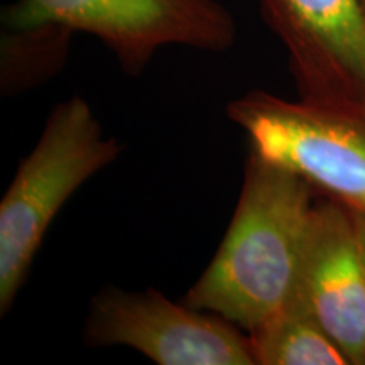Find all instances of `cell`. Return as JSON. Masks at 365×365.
I'll use <instances>...</instances> for the list:
<instances>
[{
  "instance_id": "cell-1",
  "label": "cell",
  "mask_w": 365,
  "mask_h": 365,
  "mask_svg": "<svg viewBox=\"0 0 365 365\" xmlns=\"http://www.w3.org/2000/svg\"><path fill=\"white\" fill-rule=\"evenodd\" d=\"M314 191L298 173L250 150L227 234L182 303L247 333L284 307L298 287Z\"/></svg>"
},
{
  "instance_id": "cell-2",
  "label": "cell",
  "mask_w": 365,
  "mask_h": 365,
  "mask_svg": "<svg viewBox=\"0 0 365 365\" xmlns=\"http://www.w3.org/2000/svg\"><path fill=\"white\" fill-rule=\"evenodd\" d=\"M120 153L122 144L105 134L86 100L71 97L54 105L0 203L2 317L11 312L59 210Z\"/></svg>"
},
{
  "instance_id": "cell-3",
  "label": "cell",
  "mask_w": 365,
  "mask_h": 365,
  "mask_svg": "<svg viewBox=\"0 0 365 365\" xmlns=\"http://www.w3.org/2000/svg\"><path fill=\"white\" fill-rule=\"evenodd\" d=\"M227 115L247 134L252 153L365 213V108L291 102L252 90L228 103Z\"/></svg>"
},
{
  "instance_id": "cell-4",
  "label": "cell",
  "mask_w": 365,
  "mask_h": 365,
  "mask_svg": "<svg viewBox=\"0 0 365 365\" xmlns=\"http://www.w3.org/2000/svg\"><path fill=\"white\" fill-rule=\"evenodd\" d=\"M6 22H56L95 36L130 76L168 46L223 53L237 39L234 16L218 0H19Z\"/></svg>"
},
{
  "instance_id": "cell-5",
  "label": "cell",
  "mask_w": 365,
  "mask_h": 365,
  "mask_svg": "<svg viewBox=\"0 0 365 365\" xmlns=\"http://www.w3.org/2000/svg\"><path fill=\"white\" fill-rule=\"evenodd\" d=\"M83 336L88 346H129L159 365H255L249 335L237 325L158 289L98 291Z\"/></svg>"
},
{
  "instance_id": "cell-6",
  "label": "cell",
  "mask_w": 365,
  "mask_h": 365,
  "mask_svg": "<svg viewBox=\"0 0 365 365\" xmlns=\"http://www.w3.org/2000/svg\"><path fill=\"white\" fill-rule=\"evenodd\" d=\"M281 39L299 98L365 108V19L359 0H259Z\"/></svg>"
},
{
  "instance_id": "cell-7",
  "label": "cell",
  "mask_w": 365,
  "mask_h": 365,
  "mask_svg": "<svg viewBox=\"0 0 365 365\" xmlns=\"http://www.w3.org/2000/svg\"><path fill=\"white\" fill-rule=\"evenodd\" d=\"M296 293L350 365H365V267L352 210L331 198L313 207Z\"/></svg>"
},
{
  "instance_id": "cell-8",
  "label": "cell",
  "mask_w": 365,
  "mask_h": 365,
  "mask_svg": "<svg viewBox=\"0 0 365 365\" xmlns=\"http://www.w3.org/2000/svg\"><path fill=\"white\" fill-rule=\"evenodd\" d=\"M255 365H350L298 293L249 333Z\"/></svg>"
},
{
  "instance_id": "cell-9",
  "label": "cell",
  "mask_w": 365,
  "mask_h": 365,
  "mask_svg": "<svg viewBox=\"0 0 365 365\" xmlns=\"http://www.w3.org/2000/svg\"><path fill=\"white\" fill-rule=\"evenodd\" d=\"M7 26L2 38L4 90H22L63 66L73 31L56 22Z\"/></svg>"
},
{
  "instance_id": "cell-10",
  "label": "cell",
  "mask_w": 365,
  "mask_h": 365,
  "mask_svg": "<svg viewBox=\"0 0 365 365\" xmlns=\"http://www.w3.org/2000/svg\"><path fill=\"white\" fill-rule=\"evenodd\" d=\"M355 218V227H357V237H359V245L360 252H362L364 259V267H365V213L352 212Z\"/></svg>"
},
{
  "instance_id": "cell-11",
  "label": "cell",
  "mask_w": 365,
  "mask_h": 365,
  "mask_svg": "<svg viewBox=\"0 0 365 365\" xmlns=\"http://www.w3.org/2000/svg\"><path fill=\"white\" fill-rule=\"evenodd\" d=\"M359 4H360V9H362L364 19H365V0H359Z\"/></svg>"
}]
</instances>
